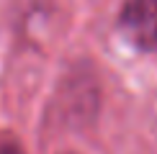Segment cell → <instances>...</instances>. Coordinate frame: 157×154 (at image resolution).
Masks as SVG:
<instances>
[{
    "mask_svg": "<svg viewBox=\"0 0 157 154\" xmlns=\"http://www.w3.org/2000/svg\"><path fill=\"white\" fill-rule=\"evenodd\" d=\"M0 154H23V149L16 141H3V144H0Z\"/></svg>",
    "mask_w": 157,
    "mask_h": 154,
    "instance_id": "obj_2",
    "label": "cell"
},
{
    "mask_svg": "<svg viewBox=\"0 0 157 154\" xmlns=\"http://www.w3.org/2000/svg\"><path fill=\"white\" fill-rule=\"evenodd\" d=\"M119 28L136 51H157V0H126Z\"/></svg>",
    "mask_w": 157,
    "mask_h": 154,
    "instance_id": "obj_1",
    "label": "cell"
}]
</instances>
